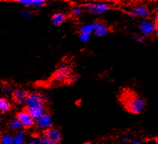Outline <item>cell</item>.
Segmentation results:
<instances>
[{"label": "cell", "instance_id": "9a60e30c", "mask_svg": "<svg viewBox=\"0 0 158 144\" xmlns=\"http://www.w3.org/2000/svg\"><path fill=\"white\" fill-rule=\"evenodd\" d=\"M95 28V22L92 24H89L82 25L80 28V33H93L94 30Z\"/></svg>", "mask_w": 158, "mask_h": 144}, {"label": "cell", "instance_id": "f1b7e54d", "mask_svg": "<svg viewBox=\"0 0 158 144\" xmlns=\"http://www.w3.org/2000/svg\"><path fill=\"white\" fill-rule=\"evenodd\" d=\"M131 144H143V143L140 140H132L131 141Z\"/></svg>", "mask_w": 158, "mask_h": 144}, {"label": "cell", "instance_id": "7a4b0ae2", "mask_svg": "<svg viewBox=\"0 0 158 144\" xmlns=\"http://www.w3.org/2000/svg\"><path fill=\"white\" fill-rule=\"evenodd\" d=\"M47 99H48L45 95L36 94V93H30L27 95L25 104H26L27 108L45 106V102L47 101Z\"/></svg>", "mask_w": 158, "mask_h": 144}, {"label": "cell", "instance_id": "6da1fadb", "mask_svg": "<svg viewBox=\"0 0 158 144\" xmlns=\"http://www.w3.org/2000/svg\"><path fill=\"white\" fill-rule=\"evenodd\" d=\"M125 107L129 112L132 114H140L146 107V102L142 97L137 94H129L126 98Z\"/></svg>", "mask_w": 158, "mask_h": 144}, {"label": "cell", "instance_id": "83f0119b", "mask_svg": "<svg viewBox=\"0 0 158 144\" xmlns=\"http://www.w3.org/2000/svg\"><path fill=\"white\" fill-rule=\"evenodd\" d=\"M122 141L124 143H129V142H131V140L129 137H123V138L122 139Z\"/></svg>", "mask_w": 158, "mask_h": 144}, {"label": "cell", "instance_id": "e0dca14e", "mask_svg": "<svg viewBox=\"0 0 158 144\" xmlns=\"http://www.w3.org/2000/svg\"><path fill=\"white\" fill-rule=\"evenodd\" d=\"M8 127H9V128L11 130H16V131L21 130V128H22L21 123L19 122V121L17 118H14L11 121H10L9 124H8Z\"/></svg>", "mask_w": 158, "mask_h": 144}, {"label": "cell", "instance_id": "277c9868", "mask_svg": "<svg viewBox=\"0 0 158 144\" xmlns=\"http://www.w3.org/2000/svg\"><path fill=\"white\" fill-rule=\"evenodd\" d=\"M110 9V5L105 2H91L85 6V10L94 15L104 14Z\"/></svg>", "mask_w": 158, "mask_h": 144}, {"label": "cell", "instance_id": "8fae6325", "mask_svg": "<svg viewBox=\"0 0 158 144\" xmlns=\"http://www.w3.org/2000/svg\"><path fill=\"white\" fill-rule=\"evenodd\" d=\"M109 33V28L107 25L100 22H95V28L93 31V34L98 37H105Z\"/></svg>", "mask_w": 158, "mask_h": 144}, {"label": "cell", "instance_id": "f546056e", "mask_svg": "<svg viewBox=\"0 0 158 144\" xmlns=\"http://www.w3.org/2000/svg\"><path fill=\"white\" fill-rule=\"evenodd\" d=\"M2 135L1 132H0V141H1V139H2Z\"/></svg>", "mask_w": 158, "mask_h": 144}, {"label": "cell", "instance_id": "cb8c5ba5", "mask_svg": "<svg viewBox=\"0 0 158 144\" xmlns=\"http://www.w3.org/2000/svg\"><path fill=\"white\" fill-rule=\"evenodd\" d=\"M21 15H22L23 18H29L32 15V12L30 10H23L22 12H21Z\"/></svg>", "mask_w": 158, "mask_h": 144}, {"label": "cell", "instance_id": "3957f363", "mask_svg": "<svg viewBox=\"0 0 158 144\" xmlns=\"http://www.w3.org/2000/svg\"><path fill=\"white\" fill-rule=\"evenodd\" d=\"M139 28L141 33L146 37L154 34L157 30L155 22L149 19H144L139 22Z\"/></svg>", "mask_w": 158, "mask_h": 144}, {"label": "cell", "instance_id": "5b68a950", "mask_svg": "<svg viewBox=\"0 0 158 144\" xmlns=\"http://www.w3.org/2000/svg\"><path fill=\"white\" fill-rule=\"evenodd\" d=\"M16 118L21 123L22 128H26V129L31 128L35 124L34 119L30 116L29 113L26 111V109L18 112L16 116Z\"/></svg>", "mask_w": 158, "mask_h": 144}, {"label": "cell", "instance_id": "30bf717a", "mask_svg": "<svg viewBox=\"0 0 158 144\" xmlns=\"http://www.w3.org/2000/svg\"><path fill=\"white\" fill-rule=\"evenodd\" d=\"M25 109H26V111L29 113L30 116L34 119V121L35 120L38 119V118H40V117H42L43 115L47 112L45 106H36V107L32 108H26Z\"/></svg>", "mask_w": 158, "mask_h": 144}, {"label": "cell", "instance_id": "d6986e66", "mask_svg": "<svg viewBox=\"0 0 158 144\" xmlns=\"http://www.w3.org/2000/svg\"><path fill=\"white\" fill-rule=\"evenodd\" d=\"M46 5V2L44 0H34V4H33V8L36 9H40L42 8L43 6Z\"/></svg>", "mask_w": 158, "mask_h": 144}, {"label": "cell", "instance_id": "44dd1931", "mask_svg": "<svg viewBox=\"0 0 158 144\" xmlns=\"http://www.w3.org/2000/svg\"><path fill=\"white\" fill-rule=\"evenodd\" d=\"M91 37V34H89V33H80V35H79V38H80V41L81 42H88L89 40Z\"/></svg>", "mask_w": 158, "mask_h": 144}, {"label": "cell", "instance_id": "4316f807", "mask_svg": "<svg viewBox=\"0 0 158 144\" xmlns=\"http://www.w3.org/2000/svg\"><path fill=\"white\" fill-rule=\"evenodd\" d=\"M25 144H40V140H39V137L37 138H34L33 140H31L30 141L27 142V143Z\"/></svg>", "mask_w": 158, "mask_h": 144}, {"label": "cell", "instance_id": "7c38bea8", "mask_svg": "<svg viewBox=\"0 0 158 144\" xmlns=\"http://www.w3.org/2000/svg\"><path fill=\"white\" fill-rule=\"evenodd\" d=\"M28 94L23 89H16L12 94V97L15 102L18 104H23L26 102Z\"/></svg>", "mask_w": 158, "mask_h": 144}, {"label": "cell", "instance_id": "d4e9b609", "mask_svg": "<svg viewBox=\"0 0 158 144\" xmlns=\"http://www.w3.org/2000/svg\"><path fill=\"white\" fill-rule=\"evenodd\" d=\"M77 81H78V77H77V76H71V77H70L68 78V84H75Z\"/></svg>", "mask_w": 158, "mask_h": 144}, {"label": "cell", "instance_id": "4dcf8cb0", "mask_svg": "<svg viewBox=\"0 0 158 144\" xmlns=\"http://www.w3.org/2000/svg\"><path fill=\"white\" fill-rule=\"evenodd\" d=\"M83 144H89V143H83Z\"/></svg>", "mask_w": 158, "mask_h": 144}, {"label": "cell", "instance_id": "ba28073f", "mask_svg": "<svg viewBox=\"0 0 158 144\" xmlns=\"http://www.w3.org/2000/svg\"><path fill=\"white\" fill-rule=\"evenodd\" d=\"M127 13L131 16L140 17V18H147L150 14L147 6H143V5L130 8L127 11Z\"/></svg>", "mask_w": 158, "mask_h": 144}, {"label": "cell", "instance_id": "9c48e42d", "mask_svg": "<svg viewBox=\"0 0 158 144\" xmlns=\"http://www.w3.org/2000/svg\"><path fill=\"white\" fill-rule=\"evenodd\" d=\"M44 135L55 144H59L62 140L61 132L57 128H51L45 130Z\"/></svg>", "mask_w": 158, "mask_h": 144}, {"label": "cell", "instance_id": "603a6c76", "mask_svg": "<svg viewBox=\"0 0 158 144\" xmlns=\"http://www.w3.org/2000/svg\"><path fill=\"white\" fill-rule=\"evenodd\" d=\"M39 140H40V144H55L51 140H48L45 135H43V136L39 137Z\"/></svg>", "mask_w": 158, "mask_h": 144}, {"label": "cell", "instance_id": "ac0fdd59", "mask_svg": "<svg viewBox=\"0 0 158 144\" xmlns=\"http://www.w3.org/2000/svg\"><path fill=\"white\" fill-rule=\"evenodd\" d=\"M13 142H14V137L7 133L2 136L0 144H13Z\"/></svg>", "mask_w": 158, "mask_h": 144}, {"label": "cell", "instance_id": "5bb4252c", "mask_svg": "<svg viewBox=\"0 0 158 144\" xmlns=\"http://www.w3.org/2000/svg\"><path fill=\"white\" fill-rule=\"evenodd\" d=\"M13 144H25V133L23 130H18L14 137Z\"/></svg>", "mask_w": 158, "mask_h": 144}, {"label": "cell", "instance_id": "4fadbf2b", "mask_svg": "<svg viewBox=\"0 0 158 144\" xmlns=\"http://www.w3.org/2000/svg\"><path fill=\"white\" fill-rule=\"evenodd\" d=\"M66 20L67 16L62 12H55L51 17V21L55 26H60L63 24Z\"/></svg>", "mask_w": 158, "mask_h": 144}, {"label": "cell", "instance_id": "8992f818", "mask_svg": "<svg viewBox=\"0 0 158 144\" xmlns=\"http://www.w3.org/2000/svg\"><path fill=\"white\" fill-rule=\"evenodd\" d=\"M35 124L40 130H45L52 128V118L49 113L46 112L38 119L35 120Z\"/></svg>", "mask_w": 158, "mask_h": 144}, {"label": "cell", "instance_id": "ffe728a7", "mask_svg": "<svg viewBox=\"0 0 158 144\" xmlns=\"http://www.w3.org/2000/svg\"><path fill=\"white\" fill-rule=\"evenodd\" d=\"M18 2L21 3L23 6L26 7H33V4H34V0H18Z\"/></svg>", "mask_w": 158, "mask_h": 144}, {"label": "cell", "instance_id": "7402d4cb", "mask_svg": "<svg viewBox=\"0 0 158 144\" xmlns=\"http://www.w3.org/2000/svg\"><path fill=\"white\" fill-rule=\"evenodd\" d=\"M84 11H85V9H84V8L77 7V8H73V9L72 10V14L75 15V16H80V15L83 14Z\"/></svg>", "mask_w": 158, "mask_h": 144}, {"label": "cell", "instance_id": "52a82bcc", "mask_svg": "<svg viewBox=\"0 0 158 144\" xmlns=\"http://www.w3.org/2000/svg\"><path fill=\"white\" fill-rule=\"evenodd\" d=\"M70 69L69 66L66 65H61L58 67L56 72L54 74V81L60 82V81H65L69 77L70 74Z\"/></svg>", "mask_w": 158, "mask_h": 144}, {"label": "cell", "instance_id": "484cf974", "mask_svg": "<svg viewBox=\"0 0 158 144\" xmlns=\"http://www.w3.org/2000/svg\"><path fill=\"white\" fill-rule=\"evenodd\" d=\"M134 40L136 42H139V43H142L144 40L143 37H142V36H140V35H137V36H135L133 37Z\"/></svg>", "mask_w": 158, "mask_h": 144}, {"label": "cell", "instance_id": "2e32d148", "mask_svg": "<svg viewBox=\"0 0 158 144\" xmlns=\"http://www.w3.org/2000/svg\"><path fill=\"white\" fill-rule=\"evenodd\" d=\"M10 108H11V104L9 102L4 98L0 97V112H7L8 111H9Z\"/></svg>", "mask_w": 158, "mask_h": 144}]
</instances>
